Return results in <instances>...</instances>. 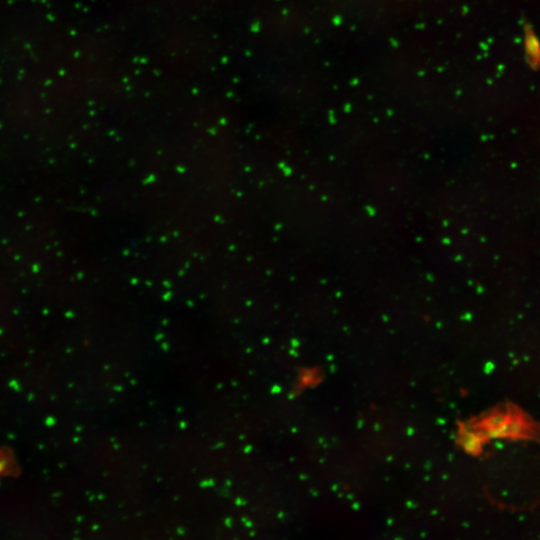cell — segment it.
I'll return each instance as SVG.
<instances>
[{
    "mask_svg": "<svg viewBox=\"0 0 540 540\" xmlns=\"http://www.w3.org/2000/svg\"><path fill=\"white\" fill-rule=\"evenodd\" d=\"M461 440L466 449L474 450L478 447V437L474 434L466 432L463 434Z\"/></svg>",
    "mask_w": 540,
    "mask_h": 540,
    "instance_id": "6da1fadb",
    "label": "cell"
}]
</instances>
